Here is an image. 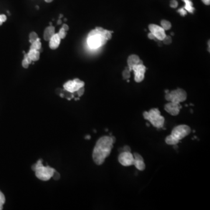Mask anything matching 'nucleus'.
Here are the masks:
<instances>
[{
	"label": "nucleus",
	"mask_w": 210,
	"mask_h": 210,
	"mask_svg": "<svg viewBox=\"0 0 210 210\" xmlns=\"http://www.w3.org/2000/svg\"><path fill=\"white\" fill-rule=\"evenodd\" d=\"M203 3H204L205 5H210V0H201Z\"/></svg>",
	"instance_id": "obj_35"
},
{
	"label": "nucleus",
	"mask_w": 210,
	"mask_h": 210,
	"mask_svg": "<svg viewBox=\"0 0 210 210\" xmlns=\"http://www.w3.org/2000/svg\"><path fill=\"white\" fill-rule=\"evenodd\" d=\"M5 202V197L4 194L0 191V210H2L3 205Z\"/></svg>",
	"instance_id": "obj_21"
},
{
	"label": "nucleus",
	"mask_w": 210,
	"mask_h": 210,
	"mask_svg": "<svg viewBox=\"0 0 210 210\" xmlns=\"http://www.w3.org/2000/svg\"><path fill=\"white\" fill-rule=\"evenodd\" d=\"M112 33L113 32L104 29L102 27H96L88 34L87 37L88 45L93 49L104 46L107 41L111 39Z\"/></svg>",
	"instance_id": "obj_2"
},
{
	"label": "nucleus",
	"mask_w": 210,
	"mask_h": 210,
	"mask_svg": "<svg viewBox=\"0 0 210 210\" xmlns=\"http://www.w3.org/2000/svg\"><path fill=\"white\" fill-rule=\"evenodd\" d=\"M185 3V6L184 8L186 9V11L189 12L190 13H193L194 8L193 6V2L190 0H183Z\"/></svg>",
	"instance_id": "obj_17"
},
{
	"label": "nucleus",
	"mask_w": 210,
	"mask_h": 210,
	"mask_svg": "<svg viewBox=\"0 0 210 210\" xmlns=\"http://www.w3.org/2000/svg\"><path fill=\"white\" fill-rule=\"evenodd\" d=\"M84 92H85V88H84V86H83L82 88H80L77 92V94L78 95V96H81L83 95V94L84 93Z\"/></svg>",
	"instance_id": "obj_25"
},
{
	"label": "nucleus",
	"mask_w": 210,
	"mask_h": 210,
	"mask_svg": "<svg viewBox=\"0 0 210 210\" xmlns=\"http://www.w3.org/2000/svg\"><path fill=\"white\" fill-rule=\"evenodd\" d=\"M162 41H164L165 44L169 45L172 43V39L171 37L169 36H166L164 39Z\"/></svg>",
	"instance_id": "obj_24"
},
{
	"label": "nucleus",
	"mask_w": 210,
	"mask_h": 210,
	"mask_svg": "<svg viewBox=\"0 0 210 210\" xmlns=\"http://www.w3.org/2000/svg\"><path fill=\"white\" fill-rule=\"evenodd\" d=\"M24 59H25L27 62L29 63V64H31L32 61V60L30 58V57L28 56L27 54H25V55H24Z\"/></svg>",
	"instance_id": "obj_32"
},
{
	"label": "nucleus",
	"mask_w": 210,
	"mask_h": 210,
	"mask_svg": "<svg viewBox=\"0 0 210 210\" xmlns=\"http://www.w3.org/2000/svg\"><path fill=\"white\" fill-rule=\"evenodd\" d=\"M53 0H45V1H46V2H48V3H49V2H52Z\"/></svg>",
	"instance_id": "obj_37"
},
{
	"label": "nucleus",
	"mask_w": 210,
	"mask_h": 210,
	"mask_svg": "<svg viewBox=\"0 0 210 210\" xmlns=\"http://www.w3.org/2000/svg\"><path fill=\"white\" fill-rule=\"evenodd\" d=\"M0 20L2 22H4L7 20V17L4 14H1L0 15Z\"/></svg>",
	"instance_id": "obj_31"
},
{
	"label": "nucleus",
	"mask_w": 210,
	"mask_h": 210,
	"mask_svg": "<svg viewBox=\"0 0 210 210\" xmlns=\"http://www.w3.org/2000/svg\"><path fill=\"white\" fill-rule=\"evenodd\" d=\"M134 163L133 165L140 171H143L146 169V164L144 163L143 156L138 153H134Z\"/></svg>",
	"instance_id": "obj_12"
},
{
	"label": "nucleus",
	"mask_w": 210,
	"mask_h": 210,
	"mask_svg": "<svg viewBox=\"0 0 210 210\" xmlns=\"http://www.w3.org/2000/svg\"><path fill=\"white\" fill-rule=\"evenodd\" d=\"M38 36L37 35L36 33L35 32H32L29 34V42L32 43L33 42H35L37 39H38Z\"/></svg>",
	"instance_id": "obj_20"
},
{
	"label": "nucleus",
	"mask_w": 210,
	"mask_h": 210,
	"mask_svg": "<svg viewBox=\"0 0 210 210\" xmlns=\"http://www.w3.org/2000/svg\"><path fill=\"white\" fill-rule=\"evenodd\" d=\"M139 63H143V61L139 59V57L136 55H132L128 57L127 60V64H128V68L131 71V68Z\"/></svg>",
	"instance_id": "obj_13"
},
{
	"label": "nucleus",
	"mask_w": 210,
	"mask_h": 210,
	"mask_svg": "<svg viewBox=\"0 0 210 210\" xmlns=\"http://www.w3.org/2000/svg\"><path fill=\"white\" fill-rule=\"evenodd\" d=\"M32 170L35 172L36 176L41 180L47 181L50 180L54 174L55 170L49 166H45L42 164L41 159L39 160L36 164L32 166Z\"/></svg>",
	"instance_id": "obj_4"
},
{
	"label": "nucleus",
	"mask_w": 210,
	"mask_h": 210,
	"mask_svg": "<svg viewBox=\"0 0 210 210\" xmlns=\"http://www.w3.org/2000/svg\"><path fill=\"white\" fill-rule=\"evenodd\" d=\"M27 55L32 61H36L40 58V52L39 50H30Z\"/></svg>",
	"instance_id": "obj_16"
},
{
	"label": "nucleus",
	"mask_w": 210,
	"mask_h": 210,
	"mask_svg": "<svg viewBox=\"0 0 210 210\" xmlns=\"http://www.w3.org/2000/svg\"><path fill=\"white\" fill-rule=\"evenodd\" d=\"M121 152H131V148L130 146H126L122 148Z\"/></svg>",
	"instance_id": "obj_30"
},
{
	"label": "nucleus",
	"mask_w": 210,
	"mask_h": 210,
	"mask_svg": "<svg viewBox=\"0 0 210 210\" xmlns=\"http://www.w3.org/2000/svg\"><path fill=\"white\" fill-rule=\"evenodd\" d=\"M191 133L190 127L185 124H181L176 126L173 129L171 135L165 138V142L168 145L176 146L180 141L187 136Z\"/></svg>",
	"instance_id": "obj_3"
},
{
	"label": "nucleus",
	"mask_w": 210,
	"mask_h": 210,
	"mask_svg": "<svg viewBox=\"0 0 210 210\" xmlns=\"http://www.w3.org/2000/svg\"><path fill=\"white\" fill-rule=\"evenodd\" d=\"M61 28H63V29H64V30H65V32L68 31V29H69V27H68V26L67 25H66V24H64V25H63V27H62Z\"/></svg>",
	"instance_id": "obj_33"
},
{
	"label": "nucleus",
	"mask_w": 210,
	"mask_h": 210,
	"mask_svg": "<svg viewBox=\"0 0 210 210\" xmlns=\"http://www.w3.org/2000/svg\"><path fill=\"white\" fill-rule=\"evenodd\" d=\"M41 47H42V44H41V42L40 41V39L38 38L35 42H34L32 43L30 47V50H39L41 49Z\"/></svg>",
	"instance_id": "obj_18"
},
{
	"label": "nucleus",
	"mask_w": 210,
	"mask_h": 210,
	"mask_svg": "<svg viewBox=\"0 0 210 210\" xmlns=\"http://www.w3.org/2000/svg\"><path fill=\"white\" fill-rule=\"evenodd\" d=\"M55 34V27L53 26H50L46 27L44 31L43 37L46 41H49Z\"/></svg>",
	"instance_id": "obj_15"
},
{
	"label": "nucleus",
	"mask_w": 210,
	"mask_h": 210,
	"mask_svg": "<svg viewBox=\"0 0 210 210\" xmlns=\"http://www.w3.org/2000/svg\"><path fill=\"white\" fill-rule=\"evenodd\" d=\"M130 71L131 70L129 69V68H127L125 69V70L123 72V78L125 80H127L130 77Z\"/></svg>",
	"instance_id": "obj_22"
},
{
	"label": "nucleus",
	"mask_w": 210,
	"mask_h": 210,
	"mask_svg": "<svg viewBox=\"0 0 210 210\" xmlns=\"http://www.w3.org/2000/svg\"><path fill=\"white\" fill-rule=\"evenodd\" d=\"M178 12L182 15V16H185L187 14V11H186V9H184V8H182L180 9H179L178 10Z\"/></svg>",
	"instance_id": "obj_28"
},
{
	"label": "nucleus",
	"mask_w": 210,
	"mask_h": 210,
	"mask_svg": "<svg viewBox=\"0 0 210 210\" xmlns=\"http://www.w3.org/2000/svg\"><path fill=\"white\" fill-rule=\"evenodd\" d=\"M187 98V93L183 89L178 88L172 91L168 92L165 95L166 101L172 102L176 103H180L186 101Z\"/></svg>",
	"instance_id": "obj_6"
},
{
	"label": "nucleus",
	"mask_w": 210,
	"mask_h": 210,
	"mask_svg": "<svg viewBox=\"0 0 210 210\" xmlns=\"http://www.w3.org/2000/svg\"><path fill=\"white\" fill-rule=\"evenodd\" d=\"M116 142V138L113 136H103L100 138L94 147L92 158L94 162L98 165L103 164L106 158L109 155Z\"/></svg>",
	"instance_id": "obj_1"
},
{
	"label": "nucleus",
	"mask_w": 210,
	"mask_h": 210,
	"mask_svg": "<svg viewBox=\"0 0 210 210\" xmlns=\"http://www.w3.org/2000/svg\"><path fill=\"white\" fill-rule=\"evenodd\" d=\"M161 27H162L165 30H169L172 27L171 22L166 20H162L161 22Z\"/></svg>",
	"instance_id": "obj_19"
},
{
	"label": "nucleus",
	"mask_w": 210,
	"mask_h": 210,
	"mask_svg": "<svg viewBox=\"0 0 210 210\" xmlns=\"http://www.w3.org/2000/svg\"><path fill=\"white\" fill-rule=\"evenodd\" d=\"M148 38L150 39H155V37L154 36V35H153L152 33H151V32L148 34Z\"/></svg>",
	"instance_id": "obj_34"
},
{
	"label": "nucleus",
	"mask_w": 210,
	"mask_h": 210,
	"mask_svg": "<svg viewBox=\"0 0 210 210\" xmlns=\"http://www.w3.org/2000/svg\"><path fill=\"white\" fill-rule=\"evenodd\" d=\"M131 70L134 73V80L136 82H142L145 77L146 67L144 65L143 63L137 64L131 68Z\"/></svg>",
	"instance_id": "obj_8"
},
{
	"label": "nucleus",
	"mask_w": 210,
	"mask_h": 210,
	"mask_svg": "<svg viewBox=\"0 0 210 210\" xmlns=\"http://www.w3.org/2000/svg\"><path fill=\"white\" fill-rule=\"evenodd\" d=\"M170 5H171V7L172 8H176V7H177V5H178V2H177V1H176V0H172L171 2Z\"/></svg>",
	"instance_id": "obj_26"
},
{
	"label": "nucleus",
	"mask_w": 210,
	"mask_h": 210,
	"mask_svg": "<svg viewBox=\"0 0 210 210\" xmlns=\"http://www.w3.org/2000/svg\"><path fill=\"white\" fill-rule=\"evenodd\" d=\"M149 29L151 33L154 35L156 39L159 40H163L166 36L164 29L158 25L155 24H150L149 25Z\"/></svg>",
	"instance_id": "obj_10"
},
{
	"label": "nucleus",
	"mask_w": 210,
	"mask_h": 210,
	"mask_svg": "<svg viewBox=\"0 0 210 210\" xmlns=\"http://www.w3.org/2000/svg\"><path fill=\"white\" fill-rule=\"evenodd\" d=\"M2 23H3V22H1V20H0V26H1V25H2Z\"/></svg>",
	"instance_id": "obj_38"
},
{
	"label": "nucleus",
	"mask_w": 210,
	"mask_h": 210,
	"mask_svg": "<svg viewBox=\"0 0 210 210\" xmlns=\"http://www.w3.org/2000/svg\"><path fill=\"white\" fill-rule=\"evenodd\" d=\"M143 116L144 119L148 120L156 128H162L164 126L165 118L161 116L158 109L154 108L149 111H146L143 113Z\"/></svg>",
	"instance_id": "obj_5"
},
{
	"label": "nucleus",
	"mask_w": 210,
	"mask_h": 210,
	"mask_svg": "<svg viewBox=\"0 0 210 210\" xmlns=\"http://www.w3.org/2000/svg\"><path fill=\"white\" fill-rule=\"evenodd\" d=\"M85 139H91V136H86L85 137Z\"/></svg>",
	"instance_id": "obj_36"
},
{
	"label": "nucleus",
	"mask_w": 210,
	"mask_h": 210,
	"mask_svg": "<svg viewBox=\"0 0 210 210\" xmlns=\"http://www.w3.org/2000/svg\"><path fill=\"white\" fill-rule=\"evenodd\" d=\"M85 83L78 78H75L74 80L68 81L64 83V88L65 90L70 93H74L77 91L80 88L84 86Z\"/></svg>",
	"instance_id": "obj_7"
},
{
	"label": "nucleus",
	"mask_w": 210,
	"mask_h": 210,
	"mask_svg": "<svg viewBox=\"0 0 210 210\" xmlns=\"http://www.w3.org/2000/svg\"><path fill=\"white\" fill-rule=\"evenodd\" d=\"M165 110L172 116H177L180 113V110L182 109V106L180 103H176L172 102H169L168 103L165 105Z\"/></svg>",
	"instance_id": "obj_11"
},
{
	"label": "nucleus",
	"mask_w": 210,
	"mask_h": 210,
	"mask_svg": "<svg viewBox=\"0 0 210 210\" xmlns=\"http://www.w3.org/2000/svg\"><path fill=\"white\" fill-rule=\"evenodd\" d=\"M52 177L55 179V180H57L60 178V175L58 172H57L56 171H55Z\"/></svg>",
	"instance_id": "obj_27"
},
{
	"label": "nucleus",
	"mask_w": 210,
	"mask_h": 210,
	"mask_svg": "<svg viewBox=\"0 0 210 210\" xmlns=\"http://www.w3.org/2000/svg\"><path fill=\"white\" fill-rule=\"evenodd\" d=\"M61 41L60 37L58 36V34H55L49 40V46L51 49L55 50L58 47Z\"/></svg>",
	"instance_id": "obj_14"
},
{
	"label": "nucleus",
	"mask_w": 210,
	"mask_h": 210,
	"mask_svg": "<svg viewBox=\"0 0 210 210\" xmlns=\"http://www.w3.org/2000/svg\"><path fill=\"white\" fill-rule=\"evenodd\" d=\"M22 67L24 68H27L28 67H29V63L27 62V61L25 60V59H24L23 61H22Z\"/></svg>",
	"instance_id": "obj_29"
},
{
	"label": "nucleus",
	"mask_w": 210,
	"mask_h": 210,
	"mask_svg": "<svg viewBox=\"0 0 210 210\" xmlns=\"http://www.w3.org/2000/svg\"><path fill=\"white\" fill-rule=\"evenodd\" d=\"M119 163L124 166L133 165L134 156L131 152H121L118 157Z\"/></svg>",
	"instance_id": "obj_9"
},
{
	"label": "nucleus",
	"mask_w": 210,
	"mask_h": 210,
	"mask_svg": "<svg viewBox=\"0 0 210 210\" xmlns=\"http://www.w3.org/2000/svg\"><path fill=\"white\" fill-rule=\"evenodd\" d=\"M57 34H58V36L60 37L61 39H64V38L65 37V36H66V32L64 30L63 28H61V29L60 30L59 32H58Z\"/></svg>",
	"instance_id": "obj_23"
}]
</instances>
